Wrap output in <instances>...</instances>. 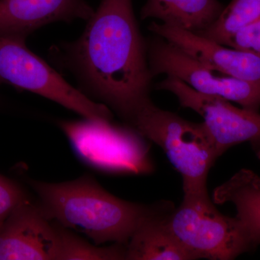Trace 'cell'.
<instances>
[{"label":"cell","mask_w":260,"mask_h":260,"mask_svg":"<svg viewBox=\"0 0 260 260\" xmlns=\"http://www.w3.org/2000/svg\"><path fill=\"white\" fill-rule=\"evenodd\" d=\"M259 18L260 0H232L211 25L197 34L224 45L235 32Z\"/></svg>","instance_id":"cell-15"},{"label":"cell","mask_w":260,"mask_h":260,"mask_svg":"<svg viewBox=\"0 0 260 260\" xmlns=\"http://www.w3.org/2000/svg\"><path fill=\"white\" fill-rule=\"evenodd\" d=\"M162 148L183 180L184 193L208 190L207 179L218 158L204 123L191 122L147 102L128 124Z\"/></svg>","instance_id":"cell-3"},{"label":"cell","mask_w":260,"mask_h":260,"mask_svg":"<svg viewBox=\"0 0 260 260\" xmlns=\"http://www.w3.org/2000/svg\"><path fill=\"white\" fill-rule=\"evenodd\" d=\"M55 222L30 198L18 205L0 230V260H58Z\"/></svg>","instance_id":"cell-9"},{"label":"cell","mask_w":260,"mask_h":260,"mask_svg":"<svg viewBox=\"0 0 260 260\" xmlns=\"http://www.w3.org/2000/svg\"><path fill=\"white\" fill-rule=\"evenodd\" d=\"M169 211L152 206L126 244V259H195L169 229L167 220Z\"/></svg>","instance_id":"cell-12"},{"label":"cell","mask_w":260,"mask_h":260,"mask_svg":"<svg viewBox=\"0 0 260 260\" xmlns=\"http://www.w3.org/2000/svg\"><path fill=\"white\" fill-rule=\"evenodd\" d=\"M215 204L232 203L237 218L253 246L260 243V178L249 170L240 171L213 191Z\"/></svg>","instance_id":"cell-13"},{"label":"cell","mask_w":260,"mask_h":260,"mask_svg":"<svg viewBox=\"0 0 260 260\" xmlns=\"http://www.w3.org/2000/svg\"><path fill=\"white\" fill-rule=\"evenodd\" d=\"M26 39L0 32V83L28 90L49 99L83 119L112 121L110 109L75 88L55 70L32 53Z\"/></svg>","instance_id":"cell-5"},{"label":"cell","mask_w":260,"mask_h":260,"mask_svg":"<svg viewBox=\"0 0 260 260\" xmlns=\"http://www.w3.org/2000/svg\"><path fill=\"white\" fill-rule=\"evenodd\" d=\"M29 198L18 183L0 174V230L13 210Z\"/></svg>","instance_id":"cell-17"},{"label":"cell","mask_w":260,"mask_h":260,"mask_svg":"<svg viewBox=\"0 0 260 260\" xmlns=\"http://www.w3.org/2000/svg\"><path fill=\"white\" fill-rule=\"evenodd\" d=\"M149 30L210 69L222 74L260 82V58L227 47L197 32L152 22Z\"/></svg>","instance_id":"cell-10"},{"label":"cell","mask_w":260,"mask_h":260,"mask_svg":"<svg viewBox=\"0 0 260 260\" xmlns=\"http://www.w3.org/2000/svg\"><path fill=\"white\" fill-rule=\"evenodd\" d=\"M218 0H147L141 18L195 32L208 28L223 10Z\"/></svg>","instance_id":"cell-14"},{"label":"cell","mask_w":260,"mask_h":260,"mask_svg":"<svg viewBox=\"0 0 260 260\" xmlns=\"http://www.w3.org/2000/svg\"><path fill=\"white\" fill-rule=\"evenodd\" d=\"M51 54L73 73L82 92L127 124L150 101L148 46L132 0H102L82 35L53 48Z\"/></svg>","instance_id":"cell-1"},{"label":"cell","mask_w":260,"mask_h":260,"mask_svg":"<svg viewBox=\"0 0 260 260\" xmlns=\"http://www.w3.org/2000/svg\"><path fill=\"white\" fill-rule=\"evenodd\" d=\"M148 46L149 67L153 78H176L196 91L237 103L243 109L259 112L260 82L233 78L210 69L171 43L158 37Z\"/></svg>","instance_id":"cell-7"},{"label":"cell","mask_w":260,"mask_h":260,"mask_svg":"<svg viewBox=\"0 0 260 260\" xmlns=\"http://www.w3.org/2000/svg\"><path fill=\"white\" fill-rule=\"evenodd\" d=\"M167 220L195 259H233L253 247L239 219L219 212L208 190L184 193L182 203L169 212Z\"/></svg>","instance_id":"cell-4"},{"label":"cell","mask_w":260,"mask_h":260,"mask_svg":"<svg viewBox=\"0 0 260 260\" xmlns=\"http://www.w3.org/2000/svg\"><path fill=\"white\" fill-rule=\"evenodd\" d=\"M224 45L260 58V18L235 32Z\"/></svg>","instance_id":"cell-18"},{"label":"cell","mask_w":260,"mask_h":260,"mask_svg":"<svg viewBox=\"0 0 260 260\" xmlns=\"http://www.w3.org/2000/svg\"><path fill=\"white\" fill-rule=\"evenodd\" d=\"M61 129L78 158L103 172L148 174L153 170L144 138L131 126L111 121H63Z\"/></svg>","instance_id":"cell-6"},{"label":"cell","mask_w":260,"mask_h":260,"mask_svg":"<svg viewBox=\"0 0 260 260\" xmlns=\"http://www.w3.org/2000/svg\"><path fill=\"white\" fill-rule=\"evenodd\" d=\"M29 184L51 220L85 234L97 245L127 244L152 208L116 198L88 174L65 182L30 180Z\"/></svg>","instance_id":"cell-2"},{"label":"cell","mask_w":260,"mask_h":260,"mask_svg":"<svg viewBox=\"0 0 260 260\" xmlns=\"http://www.w3.org/2000/svg\"><path fill=\"white\" fill-rule=\"evenodd\" d=\"M55 223L59 237L58 260L126 259V244L114 243L109 246L93 245L73 231Z\"/></svg>","instance_id":"cell-16"},{"label":"cell","mask_w":260,"mask_h":260,"mask_svg":"<svg viewBox=\"0 0 260 260\" xmlns=\"http://www.w3.org/2000/svg\"><path fill=\"white\" fill-rule=\"evenodd\" d=\"M158 89L174 94L181 107L190 109L202 116L219 157L239 143L260 141L259 112L239 109L222 98L199 93L170 77L160 82Z\"/></svg>","instance_id":"cell-8"},{"label":"cell","mask_w":260,"mask_h":260,"mask_svg":"<svg viewBox=\"0 0 260 260\" xmlns=\"http://www.w3.org/2000/svg\"><path fill=\"white\" fill-rule=\"evenodd\" d=\"M94 12L85 0H0V32L26 39L48 24L88 20Z\"/></svg>","instance_id":"cell-11"}]
</instances>
